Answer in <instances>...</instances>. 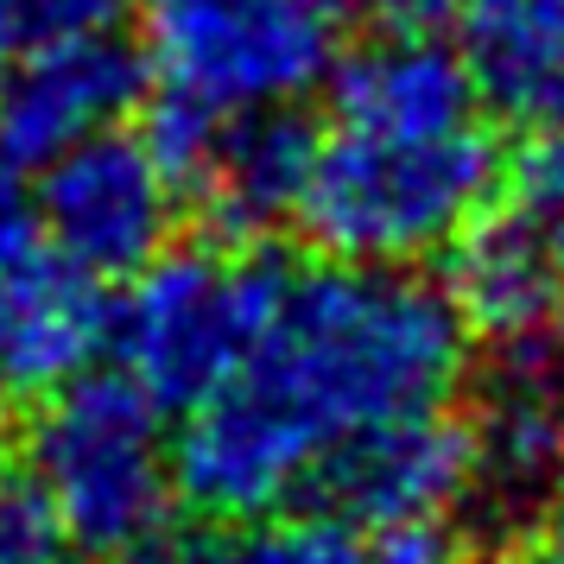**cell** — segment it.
Here are the masks:
<instances>
[{
    "mask_svg": "<svg viewBox=\"0 0 564 564\" xmlns=\"http://www.w3.org/2000/svg\"><path fill=\"white\" fill-rule=\"evenodd\" d=\"M32 552H52V533L32 508L26 476H20V451L0 432V564L7 558H32Z\"/></svg>",
    "mask_w": 564,
    "mask_h": 564,
    "instance_id": "obj_16",
    "label": "cell"
},
{
    "mask_svg": "<svg viewBox=\"0 0 564 564\" xmlns=\"http://www.w3.org/2000/svg\"><path fill=\"white\" fill-rule=\"evenodd\" d=\"M330 121L311 133L292 223L324 260L412 267L444 254L501 191V140L457 45L432 26H381L324 70Z\"/></svg>",
    "mask_w": 564,
    "mask_h": 564,
    "instance_id": "obj_2",
    "label": "cell"
},
{
    "mask_svg": "<svg viewBox=\"0 0 564 564\" xmlns=\"http://www.w3.org/2000/svg\"><path fill=\"white\" fill-rule=\"evenodd\" d=\"M501 184H508L501 204L564 267V133H539L533 147H527V159L513 165V178H501Z\"/></svg>",
    "mask_w": 564,
    "mask_h": 564,
    "instance_id": "obj_14",
    "label": "cell"
},
{
    "mask_svg": "<svg viewBox=\"0 0 564 564\" xmlns=\"http://www.w3.org/2000/svg\"><path fill=\"white\" fill-rule=\"evenodd\" d=\"M140 26L147 83L209 121L292 108L336 57L324 0H147Z\"/></svg>",
    "mask_w": 564,
    "mask_h": 564,
    "instance_id": "obj_5",
    "label": "cell"
},
{
    "mask_svg": "<svg viewBox=\"0 0 564 564\" xmlns=\"http://www.w3.org/2000/svg\"><path fill=\"white\" fill-rule=\"evenodd\" d=\"M311 495H324L330 513L349 520L356 533L451 527L476 501V432L469 419H451V406L381 425V432L343 444L317 469Z\"/></svg>",
    "mask_w": 564,
    "mask_h": 564,
    "instance_id": "obj_8",
    "label": "cell"
},
{
    "mask_svg": "<svg viewBox=\"0 0 564 564\" xmlns=\"http://www.w3.org/2000/svg\"><path fill=\"white\" fill-rule=\"evenodd\" d=\"M13 57V32H7V13H0V64Z\"/></svg>",
    "mask_w": 564,
    "mask_h": 564,
    "instance_id": "obj_20",
    "label": "cell"
},
{
    "mask_svg": "<svg viewBox=\"0 0 564 564\" xmlns=\"http://www.w3.org/2000/svg\"><path fill=\"white\" fill-rule=\"evenodd\" d=\"M26 241H32V216H26L20 204H13L7 191H0V267H7V260L20 254Z\"/></svg>",
    "mask_w": 564,
    "mask_h": 564,
    "instance_id": "obj_19",
    "label": "cell"
},
{
    "mask_svg": "<svg viewBox=\"0 0 564 564\" xmlns=\"http://www.w3.org/2000/svg\"><path fill=\"white\" fill-rule=\"evenodd\" d=\"M280 280V260L241 241H172L128 280L115 311L108 343L121 349V375L159 412H191L241 368Z\"/></svg>",
    "mask_w": 564,
    "mask_h": 564,
    "instance_id": "obj_4",
    "label": "cell"
},
{
    "mask_svg": "<svg viewBox=\"0 0 564 564\" xmlns=\"http://www.w3.org/2000/svg\"><path fill=\"white\" fill-rule=\"evenodd\" d=\"M128 0H0L13 45H52V39H83V32H115Z\"/></svg>",
    "mask_w": 564,
    "mask_h": 564,
    "instance_id": "obj_15",
    "label": "cell"
},
{
    "mask_svg": "<svg viewBox=\"0 0 564 564\" xmlns=\"http://www.w3.org/2000/svg\"><path fill=\"white\" fill-rule=\"evenodd\" d=\"M115 330L102 280L45 248L39 229L0 267V400H45L96 368Z\"/></svg>",
    "mask_w": 564,
    "mask_h": 564,
    "instance_id": "obj_9",
    "label": "cell"
},
{
    "mask_svg": "<svg viewBox=\"0 0 564 564\" xmlns=\"http://www.w3.org/2000/svg\"><path fill=\"white\" fill-rule=\"evenodd\" d=\"M311 121H299L292 108H254V115H229L209 133V147L197 165L184 172V191L204 204L223 241L254 248L260 235H273L292 223L299 191H305L311 165Z\"/></svg>",
    "mask_w": 564,
    "mask_h": 564,
    "instance_id": "obj_10",
    "label": "cell"
},
{
    "mask_svg": "<svg viewBox=\"0 0 564 564\" xmlns=\"http://www.w3.org/2000/svg\"><path fill=\"white\" fill-rule=\"evenodd\" d=\"M7 564H52V552H32V558H7Z\"/></svg>",
    "mask_w": 564,
    "mask_h": 564,
    "instance_id": "obj_21",
    "label": "cell"
},
{
    "mask_svg": "<svg viewBox=\"0 0 564 564\" xmlns=\"http://www.w3.org/2000/svg\"><path fill=\"white\" fill-rule=\"evenodd\" d=\"M20 476L45 533L89 564H147L178 501L165 412L102 368L39 400Z\"/></svg>",
    "mask_w": 564,
    "mask_h": 564,
    "instance_id": "obj_3",
    "label": "cell"
},
{
    "mask_svg": "<svg viewBox=\"0 0 564 564\" xmlns=\"http://www.w3.org/2000/svg\"><path fill=\"white\" fill-rule=\"evenodd\" d=\"M147 102V57L121 32L20 45L0 64V172L32 178L77 140L121 128Z\"/></svg>",
    "mask_w": 564,
    "mask_h": 564,
    "instance_id": "obj_7",
    "label": "cell"
},
{
    "mask_svg": "<svg viewBox=\"0 0 564 564\" xmlns=\"http://www.w3.org/2000/svg\"><path fill=\"white\" fill-rule=\"evenodd\" d=\"M457 20L482 108L564 133V0H457Z\"/></svg>",
    "mask_w": 564,
    "mask_h": 564,
    "instance_id": "obj_12",
    "label": "cell"
},
{
    "mask_svg": "<svg viewBox=\"0 0 564 564\" xmlns=\"http://www.w3.org/2000/svg\"><path fill=\"white\" fill-rule=\"evenodd\" d=\"M463 368L457 305L412 267L324 260L285 273L241 368L184 412L172 482L209 520L292 508L343 444L444 412Z\"/></svg>",
    "mask_w": 564,
    "mask_h": 564,
    "instance_id": "obj_1",
    "label": "cell"
},
{
    "mask_svg": "<svg viewBox=\"0 0 564 564\" xmlns=\"http://www.w3.org/2000/svg\"><path fill=\"white\" fill-rule=\"evenodd\" d=\"M172 564H368V545L336 513H241L216 520L204 539H191Z\"/></svg>",
    "mask_w": 564,
    "mask_h": 564,
    "instance_id": "obj_13",
    "label": "cell"
},
{
    "mask_svg": "<svg viewBox=\"0 0 564 564\" xmlns=\"http://www.w3.org/2000/svg\"><path fill=\"white\" fill-rule=\"evenodd\" d=\"M330 13H387V26H432L457 0H324Z\"/></svg>",
    "mask_w": 564,
    "mask_h": 564,
    "instance_id": "obj_17",
    "label": "cell"
},
{
    "mask_svg": "<svg viewBox=\"0 0 564 564\" xmlns=\"http://www.w3.org/2000/svg\"><path fill=\"white\" fill-rule=\"evenodd\" d=\"M178 178L147 133L102 128L32 172V229L89 280H133L178 235Z\"/></svg>",
    "mask_w": 564,
    "mask_h": 564,
    "instance_id": "obj_6",
    "label": "cell"
},
{
    "mask_svg": "<svg viewBox=\"0 0 564 564\" xmlns=\"http://www.w3.org/2000/svg\"><path fill=\"white\" fill-rule=\"evenodd\" d=\"M476 432V501L501 513L539 508L564 476V368L495 361Z\"/></svg>",
    "mask_w": 564,
    "mask_h": 564,
    "instance_id": "obj_11",
    "label": "cell"
},
{
    "mask_svg": "<svg viewBox=\"0 0 564 564\" xmlns=\"http://www.w3.org/2000/svg\"><path fill=\"white\" fill-rule=\"evenodd\" d=\"M533 564H564V495L539 513V533H533Z\"/></svg>",
    "mask_w": 564,
    "mask_h": 564,
    "instance_id": "obj_18",
    "label": "cell"
}]
</instances>
